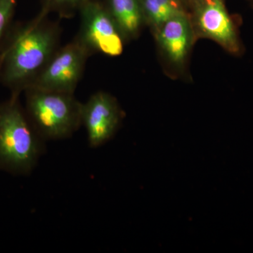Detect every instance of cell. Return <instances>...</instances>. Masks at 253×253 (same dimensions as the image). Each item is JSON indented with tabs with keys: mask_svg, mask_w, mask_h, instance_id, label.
I'll list each match as a JSON object with an SVG mask.
<instances>
[{
	"mask_svg": "<svg viewBox=\"0 0 253 253\" xmlns=\"http://www.w3.org/2000/svg\"><path fill=\"white\" fill-rule=\"evenodd\" d=\"M57 29L41 19L18 28L0 51V83L19 96L56 52Z\"/></svg>",
	"mask_w": 253,
	"mask_h": 253,
	"instance_id": "obj_1",
	"label": "cell"
},
{
	"mask_svg": "<svg viewBox=\"0 0 253 253\" xmlns=\"http://www.w3.org/2000/svg\"><path fill=\"white\" fill-rule=\"evenodd\" d=\"M46 151V141L28 118L19 96L0 104V171L28 176Z\"/></svg>",
	"mask_w": 253,
	"mask_h": 253,
	"instance_id": "obj_2",
	"label": "cell"
},
{
	"mask_svg": "<svg viewBox=\"0 0 253 253\" xmlns=\"http://www.w3.org/2000/svg\"><path fill=\"white\" fill-rule=\"evenodd\" d=\"M25 110L44 141L63 140L82 126V103L73 94L26 88Z\"/></svg>",
	"mask_w": 253,
	"mask_h": 253,
	"instance_id": "obj_3",
	"label": "cell"
},
{
	"mask_svg": "<svg viewBox=\"0 0 253 253\" xmlns=\"http://www.w3.org/2000/svg\"><path fill=\"white\" fill-rule=\"evenodd\" d=\"M89 54L79 40L69 43L54 53L28 87L73 94Z\"/></svg>",
	"mask_w": 253,
	"mask_h": 253,
	"instance_id": "obj_4",
	"label": "cell"
},
{
	"mask_svg": "<svg viewBox=\"0 0 253 253\" xmlns=\"http://www.w3.org/2000/svg\"><path fill=\"white\" fill-rule=\"evenodd\" d=\"M124 35L109 11L94 1H85L81 10L78 40L89 52L116 57L124 49Z\"/></svg>",
	"mask_w": 253,
	"mask_h": 253,
	"instance_id": "obj_5",
	"label": "cell"
},
{
	"mask_svg": "<svg viewBox=\"0 0 253 253\" xmlns=\"http://www.w3.org/2000/svg\"><path fill=\"white\" fill-rule=\"evenodd\" d=\"M123 112L111 94L98 91L82 105V126L91 148H98L111 140L117 133Z\"/></svg>",
	"mask_w": 253,
	"mask_h": 253,
	"instance_id": "obj_6",
	"label": "cell"
},
{
	"mask_svg": "<svg viewBox=\"0 0 253 253\" xmlns=\"http://www.w3.org/2000/svg\"><path fill=\"white\" fill-rule=\"evenodd\" d=\"M194 24L200 36L215 41L231 54L241 52L237 28L224 0H197Z\"/></svg>",
	"mask_w": 253,
	"mask_h": 253,
	"instance_id": "obj_7",
	"label": "cell"
},
{
	"mask_svg": "<svg viewBox=\"0 0 253 253\" xmlns=\"http://www.w3.org/2000/svg\"><path fill=\"white\" fill-rule=\"evenodd\" d=\"M163 54L175 66L184 64L193 41V29L184 13L176 15L156 29Z\"/></svg>",
	"mask_w": 253,
	"mask_h": 253,
	"instance_id": "obj_8",
	"label": "cell"
},
{
	"mask_svg": "<svg viewBox=\"0 0 253 253\" xmlns=\"http://www.w3.org/2000/svg\"><path fill=\"white\" fill-rule=\"evenodd\" d=\"M109 11L125 37L139 33L144 18L139 0H110Z\"/></svg>",
	"mask_w": 253,
	"mask_h": 253,
	"instance_id": "obj_9",
	"label": "cell"
},
{
	"mask_svg": "<svg viewBox=\"0 0 253 253\" xmlns=\"http://www.w3.org/2000/svg\"><path fill=\"white\" fill-rule=\"evenodd\" d=\"M144 17L157 29L176 15L184 13L176 0H141Z\"/></svg>",
	"mask_w": 253,
	"mask_h": 253,
	"instance_id": "obj_10",
	"label": "cell"
},
{
	"mask_svg": "<svg viewBox=\"0 0 253 253\" xmlns=\"http://www.w3.org/2000/svg\"><path fill=\"white\" fill-rule=\"evenodd\" d=\"M17 0H0V51L7 36Z\"/></svg>",
	"mask_w": 253,
	"mask_h": 253,
	"instance_id": "obj_11",
	"label": "cell"
},
{
	"mask_svg": "<svg viewBox=\"0 0 253 253\" xmlns=\"http://www.w3.org/2000/svg\"><path fill=\"white\" fill-rule=\"evenodd\" d=\"M85 0H48L49 4L54 5H73L85 2Z\"/></svg>",
	"mask_w": 253,
	"mask_h": 253,
	"instance_id": "obj_12",
	"label": "cell"
}]
</instances>
